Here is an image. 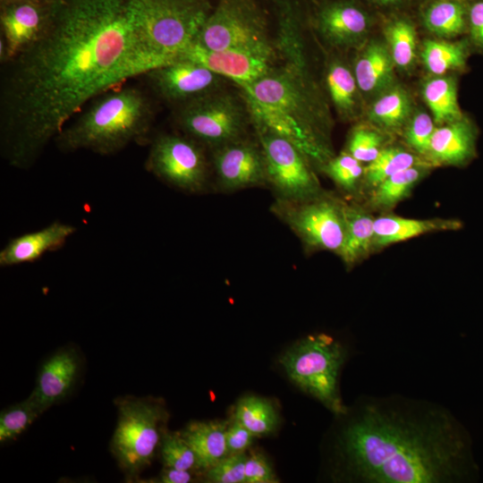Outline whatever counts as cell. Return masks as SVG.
<instances>
[{"label":"cell","instance_id":"cell-9","mask_svg":"<svg viewBox=\"0 0 483 483\" xmlns=\"http://www.w3.org/2000/svg\"><path fill=\"white\" fill-rule=\"evenodd\" d=\"M136 3L158 66L179 59L193 45L214 7L209 0H136Z\"/></svg>","mask_w":483,"mask_h":483},{"label":"cell","instance_id":"cell-30","mask_svg":"<svg viewBox=\"0 0 483 483\" xmlns=\"http://www.w3.org/2000/svg\"><path fill=\"white\" fill-rule=\"evenodd\" d=\"M470 45L461 40L429 38L423 41L419 58L430 75L452 74L466 68Z\"/></svg>","mask_w":483,"mask_h":483},{"label":"cell","instance_id":"cell-41","mask_svg":"<svg viewBox=\"0 0 483 483\" xmlns=\"http://www.w3.org/2000/svg\"><path fill=\"white\" fill-rule=\"evenodd\" d=\"M277 479L268 460L258 452L247 456L245 483H275Z\"/></svg>","mask_w":483,"mask_h":483},{"label":"cell","instance_id":"cell-7","mask_svg":"<svg viewBox=\"0 0 483 483\" xmlns=\"http://www.w3.org/2000/svg\"><path fill=\"white\" fill-rule=\"evenodd\" d=\"M192 46L212 51L238 49L273 54L278 57L267 0H216Z\"/></svg>","mask_w":483,"mask_h":483},{"label":"cell","instance_id":"cell-4","mask_svg":"<svg viewBox=\"0 0 483 483\" xmlns=\"http://www.w3.org/2000/svg\"><path fill=\"white\" fill-rule=\"evenodd\" d=\"M158 101L146 87L124 85L91 99L55 139L64 153L114 155L132 143H149Z\"/></svg>","mask_w":483,"mask_h":483},{"label":"cell","instance_id":"cell-8","mask_svg":"<svg viewBox=\"0 0 483 483\" xmlns=\"http://www.w3.org/2000/svg\"><path fill=\"white\" fill-rule=\"evenodd\" d=\"M117 424L110 447L128 479H136L153 461L165 433L169 413L159 398L125 395L114 400Z\"/></svg>","mask_w":483,"mask_h":483},{"label":"cell","instance_id":"cell-21","mask_svg":"<svg viewBox=\"0 0 483 483\" xmlns=\"http://www.w3.org/2000/svg\"><path fill=\"white\" fill-rule=\"evenodd\" d=\"M350 60L366 104L397 82L396 68L382 36H372L350 54Z\"/></svg>","mask_w":483,"mask_h":483},{"label":"cell","instance_id":"cell-44","mask_svg":"<svg viewBox=\"0 0 483 483\" xmlns=\"http://www.w3.org/2000/svg\"><path fill=\"white\" fill-rule=\"evenodd\" d=\"M380 18L393 14L412 12V0H359Z\"/></svg>","mask_w":483,"mask_h":483},{"label":"cell","instance_id":"cell-18","mask_svg":"<svg viewBox=\"0 0 483 483\" xmlns=\"http://www.w3.org/2000/svg\"><path fill=\"white\" fill-rule=\"evenodd\" d=\"M322 52L321 82L330 106L341 121L351 123L364 118L367 104L355 79L350 54L325 49Z\"/></svg>","mask_w":483,"mask_h":483},{"label":"cell","instance_id":"cell-24","mask_svg":"<svg viewBox=\"0 0 483 483\" xmlns=\"http://www.w3.org/2000/svg\"><path fill=\"white\" fill-rule=\"evenodd\" d=\"M470 0H424L412 13L419 28L430 38L454 39L467 34Z\"/></svg>","mask_w":483,"mask_h":483},{"label":"cell","instance_id":"cell-35","mask_svg":"<svg viewBox=\"0 0 483 483\" xmlns=\"http://www.w3.org/2000/svg\"><path fill=\"white\" fill-rule=\"evenodd\" d=\"M388 135L367 122L358 123L349 132L344 150L362 164H369L388 145Z\"/></svg>","mask_w":483,"mask_h":483},{"label":"cell","instance_id":"cell-14","mask_svg":"<svg viewBox=\"0 0 483 483\" xmlns=\"http://www.w3.org/2000/svg\"><path fill=\"white\" fill-rule=\"evenodd\" d=\"M280 65L321 78L323 52L309 21V0H267Z\"/></svg>","mask_w":483,"mask_h":483},{"label":"cell","instance_id":"cell-28","mask_svg":"<svg viewBox=\"0 0 483 483\" xmlns=\"http://www.w3.org/2000/svg\"><path fill=\"white\" fill-rule=\"evenodd\" d=\"M345 216V236L338 256L351 267L374 250L375 217L364 206L347 201Z\"/></svg>","mask_w":483,"mask_h":483},{"label":"cell","instance_id":"cell-33","mask_svg":"<svg viewBox=\"0 0 483 483\" xmlns=\"http://www.w3.org/2000/svg\"><path fill=\"white\" fill-rule=\"evenodd\" d=\"M422 164L428 163L410 148L387 145L365 166L361 187L373 190L391 175Z\"/></svg>","mask_w":483,"mask_h":483},{"label":"cell","instance_id":"cell-45","mask_svg":"<svg viewBox=\"0 0 483 483\" xmlns=\"http://www.w3.org/2000/svg\"><path fill=\"white\" fill-rule=\"evenodd\" d=\"M158 479L163 483H187L192 480V475L191 470L165 467Z\"/></svg>","mask_w":483,"mask_h":483},{"label":"cell","instance_id":"cell-38","mask_svg":"<svg viewBox=\"0 0 483 483\" xmlns=\"http://www.w3.org/2000/svg\"><path fill=\"white\" fill-rule=\"evenodd\" d=\"M436 127L430 114L415 109L401 134L408 148L425 159Z\"/></svg>","mask_w":483,"mask_h":483},{"label":"cell","instance_id":"cell-31","mask_svg":"<svg viewBox=\"0 0 483 483\" xmlns=\"http://www.w3.org/2000/svg\"><path fill=\"white\" fill-rule=\"evenodd\" d=\"M421 97L436 126L462 117L457 80L452 74L430 75L421 84Z\"/></svg>","mask_w":483,"mask_h":483},{"label":"cell","instance_id":"cell-13","mask_svg":"<svg viewBox=\"0 0 483 483\" xmlns=\"http://www.w3.org/2000/svg\"><path fill=\"white\" fill-rule=\"evenodd\" d=\"M381 18L359 0H309V21L320 47L351 54L380 26Z\"/></svg>","mask_w":483,"mask_h":483},{"label":"cell","instance_id":"cell-40","mask_svg":"<svg viewBox=\"0 0 483 483\" xmlns=\"http://www.w3.org/2000/svg\"><path fill=\"white\" fill-rule=\"evenodd\" d=\"M246 460L243 453L228 454L208 469L207 479L213 483L245 482Z\"/></svg>","mask_w":483,"mask_h":483},{"label":"cell","instance_id":"cell-46","mask_svg":"<svg viewBox=\"0 0 483 483\" xmlns=\"http://www.w3.org/2000/svg\"><path fill=\"white\" fill-rule=\"evenodd\" d=\"M18 1H47V0H0V4H6Z\"/></svg>","mask_w":483,"mask_h":483},{"label":"cell","instance_id":"cell-39","mask_svg":"<svg viewBox=\"0 0 483 483\" xmlns=\"http://www.w3.org/2000/svg\"><path fill=\"white\" fill-rule=\"evenodd\" d=\"M159 450L165 467L185 470L198 469L195 453L181 432L165 431Z\"/></svg>","mask_w":483,"mask_h":483},{"label":"cell","instance_id":"cell-20","mask_svg":"<svg viewBox=\"0 0 483 483\" xmlns=\"http://www.w3.org/2000/svg\"><path fill=\"white\" fill-rule=\"evenodd\" d=\"M180 58H189L200 63L240 88L250 85L275 67L280 66L277 55L273 54L238 49L212 51L194 46Z\"/></svg>","mask_w":483,"mask_h":483},{"label":"cell","instance_id":"cell-22","mask_svg":"<svg viewBox=\"0 0 483 483\" xmlns=\"http://www.w3.org/2000/svg\"><path fill=\"white\" fill-rule=\"evenodd\" d=\"M478 129L465 114L436 127L425 160L430 165L464 166L477 156Z\"/></svg>","mask_w":483,"mask_h":483},{"label":"cell","instance_id":"cell-23","mask_svg":"<svg viewBox=\"0 0 483 483\" xmlns=\"http://www.w3.org/2000/svg\"><path fill=\"white\" fill-rule=\"evenodd\" d=\"M76 232L74 225L55 221L42 229L11 239L0 250L2 267L31 263L61 249Z\"/></svg>","mask_w":483,"mask_h":483},{"label":"cell","instance_id":"cell-42","mask_svg":"<svg viewBox=\"0 0 483 483\" xmlns=\"http://www.w3.org/2000/svg\"><path fill=\"white\" fill-rule=\"evenodd\" d=\"M466 38L478 52L483 54V0H470Z\"/></svg>","mask_w":483,"mask_h":483},{"label":"cell","instance_id":"cell-15","mask_svg":"<svg viewBox=\"0 0 483 483\" xmlns=\"http://www.w3.org/2000/svg\"><path fill=\"white\" fill-rule=\"evenodd\" d=\"M152 96L174 110L233 82L189 58L156 67L143 75Z\"/></svg>","mask_w":483,"mask_h":483},{"label":"cell","instance_id":"cell-26","mask_svg":"<svg viewBox=\"0 0 483 483\" xmlns=\"http://www.w3.org/2000/svg\"><path fill=\"white\" fill-rule=\"evenodd\" d=\"M414 111L410 91L396 82L367 104L364 118L388 134L402 133Z\"/></svg>","mask_w":483,"mask_h":483},{"label":"cell","instance_id":"cell-16","mask_svg":"<svg viewBox=\"0 0 483 483\" xmlns=\"http://www.w3.org/2000/svg\"><path fill=\"white\" fill-rule=\"evenodd\" d=\"M213 186L230 193L267 187L264 151L254 131L251 134L209 150Z\"/></svg>","mask_w":483,"mask_h":483},{"label":"cell","instance_id":"cell-3","mask_svg":"<svg viewBox=\"0 0 483 483\" xmlns=\"http://www.w3.org/2000/svg\"><path fill=\"white\" fill-rule=\"evenodd\" d=\"M241 89L250 102L253 122L292 142L317 171L335 155L330 105L319 77L276 66Z\"/></svg>","mask_w":483,"mask_h":483},{"label":"cell","instance_id":"cell-17","mask_svg":"<svg viewBox=\"0 0 483 483\" xmlns=\"http://www.w3.org/2000/svg\"><path fill=\"white\" fill-rule=\"evenodd\" d=\"M58 0L0 4V63L7 62L42 35Z\"/></svg>","mask_w":483,"mask_h":483},{"label":"cell","instance_id":"cell-12","mask_svg":"<svg viewBox=\"0 0 483 483\" xmlns=\"http://www.w3.org/2000/svg\"><path fill=\"white\" fill-rule=\"evenodd\" d=\"M253 126L264 151L267 188L275 199L301 200L323 191L316 168L297 146L260 123L253 122Z\"/></svg>","mask_w":483,"mask_h":483},{"label":"cell","instance_id":"cell-43","mask_svg":"<svg viewBox=\"0 0 483 483\" xmlns=\"http://www.w3.org/2000/svg\"><path fill=\"white\" fill-rule=\"evenodd\" d=\"M255 436L244 426L233 419L228 424L225 433L228 454L243 453L252 445Z\"/></svg>","mask_w":483,"mask_h":483},{"label":"cell","instance_id":"cell-5","mask_svg":"<svg viewBox=\"0 0 483 483\" xmlns=\"http://www.w3.org/2000/svg\"><path fill=\"white\" fill-rule=\"evenodd\" d=\"M171 111L175 131L208 151L254 132L250 102L234 83Z\"/></svg>","mask_w":483,"mask_h":483},{"label":"cell","instance_id":"cell-19","mask_svg":"<svg viewBox=\"0 0 483 483\" xmlns=\"http://www.w3.org/2000/svg\"><path fill=\"white\" fill-rule=\"evenodd\" d=\"M82 370V357L72 345L60 348L41 364L36 385L28 397L42 412L65 400L74 390Z\"/></svg>","mask_w":483,"mask_h":483},{"label":"cell","instance_id":"cell-25","mask_svg":"<svg viewBox=\"0 0 483 483\" xmlns=\"http://www.w3.org/2000/svg\"><path fill=\"white\" fill-rule=\"evenodd\" d=\"M418 28L412 12L381 18V36L400 72L412 70L419 57Z\"/></svg>","mask_w":483,"mask_h":483},{"label":"cell","instance_id":"cell-2","mask_svg":"<svg viewBox=\"0 0 483 483\" xmlns=\"http://www.w3.org/2000/svg\"><path fill=\"white\" fill-rule=\"evenodd\" d=\"M331 476L357 483H470L473 441L445 406L399 394L361 396L335 416Z\"/></svg>","mask_w":483,"mask_h":483},{"label":"cell","instance_id":"cell-6","mask_svg":"<svg viewBox=\"0 0 483 483\" xmlns=\"http://www.w3.org/2000/svg\"><path fill=\"white\" fill-rule=\"evenodd\" d=\"M348 357L349 351L342 342L318 333L299 340L281 356L280 362L298 387L337 416L347 411L339 381Z\"/></svg>","mask_w":483,"mask_h":483},{"label":"cell","instance_id":"cell-1","mask_svg":"<svg viewBox=\"0 0 483 483\" xmlns=\"http://www.w3.org/2000/svg\"><path fill=\"white\" fill-rule=\"evenodd\" d=\"M156 67L135 0H58L42 35L1 64V157L31 168L91 99Z\"/></svg>","mask_w":483,"mask_h":483},{"label":"cell","instance_id":"cell-29","mask_svg":"<svg viewBox=\"0 0 483 483\" xmlns=\"http://www.w3.org/2000/svg\"><path fill=\"white\" fill-rule=\"evenodd\" d=\"M227 421H191L180 431L197 458L198 469L208 470L228 455L225 433Z\"/></svg>","mask_w":483,"mask_h":483},{"label":"cell","instance_id":"cell-32","mask_svg":"<svg viewBox=\"0 0 483 483\" xmlns=\"http://www.w3.org/2000/svg\"><path fill=\"white\" fill-rule=\"evenodd\" d=\"M430 165L422 164L402 170L386 178L372 190L369 207L389 210L409 197L412 189L428 174Z\"/></svg>","mask_w":483,"mask_h":483},{"label":"cell","instance_id":"cell-36","mask_svg":"<svg viewBox=\"0 0 483 483\" xmlns=\"http://www.w3.org/2000/svg\"><path fill=\"white\" fill-rule=\"evenodd\" d=\"M365 166L345 150L335 155L320 172L329 177L345 194L353 195L361 186Z\"/></svg>","mask_w":483,"mask_h":483},{"label":"cell","instance_id":"cell-10","mask_svg":"<svg viewBox=\"0 0 483 483\" xmlns=\"http://www.w3.org/2000/svg\"><path fill=\"white\" fill-rule=\"evenodd\" d=\"M145 169L185 193L203 194L213 186L209 151L177 131L152 136Z\"/></svg>","mask_w":483,"mask_h":483},{"label":"cell","instance_id":"cell-47","mask_svg":"<svg viewBox=\"0 0 483 483\" xmlns=\"http://www.w3.org/2000/svg\"><path fill=\"white\" fill-rule=\"evenodd\" d=\"M413 1V4L415 5L416 4L419 3V2H422L424 0H412ZM414 7V6H413Z\"/></svg>","mask_w":483,"mask_h":483},{"label":"cell","instance_id":"cell-27","mask_svg":"<svg viewBox=\"0 0 483 483\" xmlns=\"http://www.w3.org/2000/svg\"><path fill=\"white\" fill-rule=\"evenodd\" d=\"M462 227L457 219H412L391 214L375 217L374 250L403 242L425 233L456 231Z\"/></svg>","mask_w":483,"mask_h":483},{"label":"cell","instance_id":"cell-11","mask_svg":"<svg viewBox=\"0 0 483 483\" xmlns=\"http://www.w3.org/2000/svg\"><path fill=\"white\" fill-rule=\"evenodd\" d=\"M346 201L322 191L301 200L275 199L270 211L300 239L308 251L338 255L346 231Z\"/></svg>","mask_w":483,"mask_h":483},{"label":"cell","instance_id":"cell-34","mask_svg":"<svg viewBox=\"0 0 483 483\" xmlns=\"http://www.w3.org/2000/svg\"><path fill=\"white\" fill-rule=\"evenodd\" d=\"M233 419L259 436L275 430L278 424V414L268 400L250 395L239 401Z\"/></svg>","mask_w":483,"mask_h":483},{"label":"cell","instance_id":"cell-37","mask_svg":"<svg viewBox=\"0 0 483 483\" xmlns=\"http://www.w3.org/2000/svg\"><path fill=\"white\" fill-rule=\"evenodd\" d=\"M42 413L40 409L29 398L3 410L0 413L1 444L17 438Z\"/></svg>","mask_w":483,"mask_h":483}]
</instances>
